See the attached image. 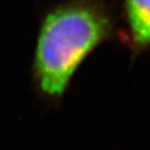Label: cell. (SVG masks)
I'll return each instance as SVG.
<instances>
[{
  "label": "cell",
  "instance_id": "6da1fadb",
  "mask_svg": "<svg viewBox=\"0 0 150 150\" xmlns=\"http://www.w3.org/2000/svg\"><path fill=\"white\" fill-rule=\"evenodd\" d=\"M119 18L108 0H64L42 15L33 74L42 93L61 98L80 64L103 42L115 38Z\"/></svg>",
  "mask_w": 150,
  "mask_h": 150
},
{
  "label": "cell",
  "instance_id": "7a4b0ae2",
  "mask_svg": "<svg viewBox=\"0 0 150 150\" xmlns=\"http://www.w3.org/2000/svg\"><path fill=\"white\" fill-rule=\"evenodd\" d=\"M125 38L134 55L150 49V0H124Z\"/></svg>",
  "mask_w": 150,
  "mask_h": 150
}]
</instances>
